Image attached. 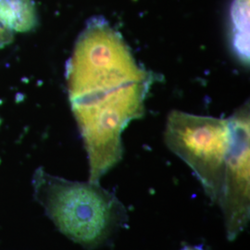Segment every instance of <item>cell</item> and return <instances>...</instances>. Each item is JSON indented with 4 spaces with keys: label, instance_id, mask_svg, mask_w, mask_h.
I'll return each instance as SVG.
<instances>
[{
    "label": "cell",
    "instance_id": "1",
    "mask_svg": "<svg viewBox=\"0 0 250 250\" xmlns=\"http://www.w3.org/2000/svg\"><path fill=\"white\" fill-rule=\"evenodd\" d=\"M156 78L136 62L123 36L101 16L78 36L66 69L69 99L89 161V182L99 183L122 161V134L144 115Z\"/></svg>",
    "mask_w": 250,
    "mask_h": 250
},
{
    "label": "cell",
    "instance_id": "2",
    "mask_svg": "<svg viewBox=\"0 0 250 250\" xmlns=\"http://www.w3.org/2000/svg\"><path fill=\"white\" fill-rule=\"evenodd\" d=\"M33 186L37 202L56 228L85 250L106 246L128 223L124 204L99 183L70 181L39 168Z\"/></svg>",
    "mask_w": 250,
    "mask_h": 250
},
{
    "label": "cell",
    "instance_id": "3",
    "mask_svg": "<svg viewBox=\"0 0 250 250\" xmlns=\"http://www.w3.org/2000/svg\"><path fill=\"white\" fill-rule=\"evenodd\" d=\"M165 143L194 171L206 195L218 206L231 148V118L197 116L173 110L166 123Z\"/></svg>",
    "mask_w": 250,
    "mask_h": 250
},
{
    "label": "cell",
    "instance_id": "4",
    "mask_svg": "<svg viewBox=\"0 0 250 250\" xmlns=\"http://www.w3.org/2000/svg\"><path fill=\"white\" fill-rule=\"evenodd\" d=\"M231 118L232 140L218 206L224 214L226 236L235 240L250 220V107L245 105Z\"/></svg>",
    "mask_w": 250,
    "mask_h": 250
},
{
    "label": "cell",
    "instance_id": "5",
    "mask_svg": "<svg viewBox=\"0 0 250 250\" xmlns=\"http://www.w3.org/2000/svg\"><path fill=\"white\" fill-rule=\"evenodd\" d=\"M0 22L12 32L27 33L38 23L33 0H0Z\"/></svg>",
    "mask_w": 250,
    "mask_h": 250
},
{
    "label": "cell",
    "instance_id": "6",
    "mask_svg": "<svg viewBox=\"0 0 250 250\" xmlns=\"http://www.w3.org/2000/svg\"><path fill=\"white\" fill-rule=\"evenodd\" d=\"M231 19L232 47L244 62H249L250 0H233L231 9Z\"/></svg>",
    "mask_w": 250,
    "mask_h": 250
},
{
    "label": "cell",
    "instance_id": "7",
    "mask_svg": "<svg viewBox=\"0 0 250 250\" xmlns=\"http://www.w3.org/2000/svg\"><path fill=\"white\" fill-rule=\"evenodd\" d=\"M13 40V32L0 22V48L9 45Z\"/></svg>",
    "mask_w": 250,
    "mask_h": 250
},
{
    "label": "cell",
    "instance_id": "8",
    "mask_svg": "<svg viewBox=\"0 0 250 250\" xmlns=\"http://www.w3.org/2000/svg\"><path fill=\"white\" fill-rule=\"evenodd\" d=\"M183 250H206L203 249V248H201V247H190V246H188V247H186V248H184Z\"/></svg>",
    "mask_w": 250,
    "mask_h": 250
}]
</instances>
